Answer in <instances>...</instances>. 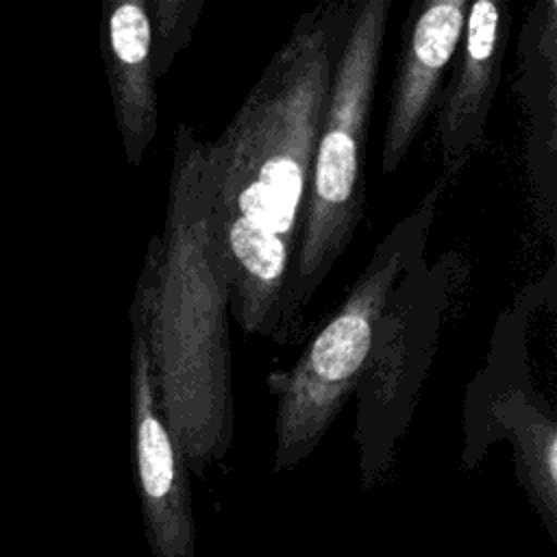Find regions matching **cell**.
Masks as SVG:
<instances>
[{
    "mask_svg": "<svg viewBox=\"0 0 557 557\" xmlns=\"http://www.w3.org/2000/svg\"><path fill=\"white\" fill-rule=\"evenodd\" d=\"M352 4L302 13L215 141H205L209 231L231 318L278 339L313 148Z\"/></svg>",
    "mask_w": 557,
    "mask_h": 557,
    "instance_id": "obj_1",
    "label": "cell"
},
{
    "mask_svg": "<svg viewBox=\"0 0 557 557\" xmlns=\"http://www.w3.org/2000/svg\"><path fill=\"white\" fill-rule=\"evenodd\" d=\"M152 257L148 348L159 407L176 450L194 476L233 444L231 289L209 231L205 141L178 124L163 233Z\"/></svg>",
    "mask_w": 557,
    "mask_h": 557,
    "instance_id": "obj_2",
    "label": "cell"
},
{
    "mask_svg": "<svg viewBox=\"0 0 557 557\" xmlns=\"http://www.w3.org/2000/svg\"><path fill=\"white\" fill-rule=\"evenodd\" d=\"M389 0L352 4L337 48L329 98L309 172L307 202L294 252L278 339L289 342L298 320L333 265L350 246L366 209L363 157L383 57Z\"/></svg>",
    "mask_w": 557,
    "mask_h": 557,
    "instance_id": "obj_3",
    "label": "cell"
},
{
    "mask_svg": "<svg viewBox=\"0 0 557 557\" xmlns=\"http://www.w3.org/2000/svg\"><path fill=\"white\" fill-rule=\"evenodd\" d=\"M444 185L442 176L420 205L376 244L339 309L283 376L274 422L276 472L309 457L355 394L385 305L407 268L424 255Z\"/></svg>",
    "mask_w": 557,
    "mask_h": 557,
    "instance_id": "obj_4",
    "label": "cell"
},
{
    "mask_svg": "<svg viewBox=\"0 0 557 557\" xmlns=\"http://www.w3.org/2000/svg\"><path fill=\"white\" fill-rule=\"evenodd\" d=\"M448 263L418 257L394 287L355 387L361 485L374 487L389 470L422 381L435 357L448 307Z\"/></svg>",
    "mask_w": 557,
    "mask_h": 557,
    "instance_id": "obj_5",
    "label": "cell"
},
{
    "mask_svg": "<svg viewBox=\"0 0 557 557\" xmlns=\"http://www.w3.org/2000/svg\"><path fill=\"white\" fill-rule=\"evenodd\" d=\"M531 309V296L520 294L513 309L496 324L490 359L468 387L461 459L466 468H474L496 440H509L518 481L557 542V424L529 372L527 320Z\"/></svg>",
    "mask_w": 557,
    "mask_h": 557,
    "instance_id": "obj_6",
    "label": "cell"
},
{
    "mask_svg": "<svg viewBox=\"0 0 557 557\" xmlns=\"http://www.w3.org/2000/svg\"><path fill=\"white\" fill-rule=\"evenodd\" d=\"M152 257L146 252L131 307V431L146 540L152 557H196L189 472L163 420L148 348Z\"/></svg>",
    "mask_w": 557,
    "mask_h": 557,
    "instance_id": "obj_7",
    "label": "cell"
},
{
    "mask_svg": "<svg viewBox=\"0 0 557 557\" xmlns=\"http://www.w3.org/2000/svg\"><path fill=\"white\" fill-rule=\"evenodd\" d=\"M511 15L494 0L468 4L459 63L435 104V139L442 154V176L457 174L485 137L487 115L500 83Z\"/></svg>",
    "mask_w": 557,
    "mask_h": 557,
    "instance_id": "obj_8",
    "label": "cell"
},
{
    "mask_svg": "<svg viewBox=\"0 0 557 557\" xmlns=\"http://www.w3.org/2000/svg\"><path fill=\"white\" fill-rule=\"evenodd\" d=\"M466 0L413 2L405 24L403 48L392 85L383 131L381 170L394 174L435 111L442 78L457 54L468 13Z\"/></svg>",
    "mask_w": 557,
    "mask_h": 557,
    "instance_id": "obj_9",
    "label": "cell"
},
{
    "mask_svg": "<svg viewBox=\"0 0 557 557\" xmlns=\"http://www.w3.org/2000/svg\"><path fill=\"white\" fill-rule=\"evenodd\" d=\"M104 37L124 150L131 163H139L159 128L148 2L122 0L111 4Z\"/></svg>",
    "mask_w": 557,
    "mask_h": 557,
    "instance_id": "obj_10",
    "label": "cell"
},
{
    "mask_svg": "<svg viewBox=\"0 0 557 557\" xmlns=\"http://www.w3.org/2000/svg\"><path fill=\"white\" fill-rule=\"evenodd\" d=\"M522 81L518 89L522 94L529 122V172L540 200L548 213V222H555V154H557V4L555 0L537 2L527 20L524 35L520 39Z\"/></svg>",
    "mask_w": 557,
    "mask_h": 557,
    "instance_id": "obj_11",
    "label": "cell"
},
{
    "mask_svg": "<svg viewBox=\"0 0 557 557\" xmlns=\"http://www.w3.org/2000/svg\"><path fill=\"white\" fill-rule=\"evenodd\" d=\"M202 7L205 4L200 0L148 2L150 33H152V63H154L157 76L165 74L174 57L189 44Z\"/></svg>",
    "mask_w": 557,
    "mask_h": 557,
    "instance_id": "obj_12",
    "label": "cell"
}]
</instances>
